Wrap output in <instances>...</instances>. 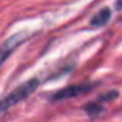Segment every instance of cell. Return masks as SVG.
I'll return each mask as SVG.
<instances>
[{
	"label": "cell",
	"instance_id": "5b68a950",
	"mask_svg": "<svg viewBox=\"0 0 122 122\" xmlns=\"http://www.w3.org/2000/svg\"><path fill=\"white\" fill-rule=\"evenodd\" d=\"M101 110H102V108L99 107L96 102H93V104H88V105L85 107V111H86L88 114H91V116H94V114H99V113H101Z\"/></svg>",
	"mask_w": 122,
	"mask_h": 122
},
{
	"label": "cell",
	"instance_id": "277c9868",
	"mask_svg": "<svg viewBox=\"0 0 122 122\" xmlns=\"http://www.w3.org/2000/svg\"><path fill=\"white\" fill-rule=\"evenodd\" d=\"M110 15H111V12H110L108 8L101 9V11L91 19V26H104V25L110 20Z\"/></svg>",
	"mask_w": 122,
	"mask_h": 122
},
{
	"label": "cell",
	"instance_id": "8992f818",
	"mask_svg": "<svg viewBox=\"0 0 122 122\" xmlns=\"http://www.w3.org/2000/svg\"><path fill=\"white\" fill-rule=\"evenodd\" d=\"M116 6H117V8H122V0H119V2L116 3Z\"/></svg>",
	"mask_w": 122,
	"mask_h": 122
},
{
	"label": "cell",
	"instance_id": "3957f363",
	"mask_svg": "<svg viewBox=\"0 0 122 122\" xmlns=\"http://www.w3.org/2000/svg\"><path fill=\"white\" fill-rule=\"evenodd\" d=\"M22 42H23V34H15V36H12L11 39H8L0 46V65L3 63V60H6V57H8Z\"/></svg>",
	"mask_w": 122,
	"mask_h": 122
},
{
	"label": "cell",
	"instance_id": "7a4b0ae2",
	"mask_svg": "<svg viewBox=\"0 0 122 122\" xmlns=\"http://www.w3.org/2000/svg\"><path fill=\"white\" fill-rule=\"evenodd\" d=\"M91 88H93V85H90V83H85V85H71L68 88H63L60 91H57L53 96L51 101H63V99H70V97H77L79 94L88 93Z\"/></svg>",
	"mask_w": 122,
	"mask_h": 122
},
{
	"label": "cell",
	"instance_id": "6da1fadb",
	"mask_svg": "<svg viewBox=\"0 0 122 122\" xmlns=\"http://www.w3.org/2000/svg\"><path fill=\"white\" fill-rule=\"evenodd\" d=\"M37 85H39V81H37V79H31V81L19 85L17 88L12 90L9 94H6L5 97L0 101V116H2L6 110L14 107L15 104H19V102H22L23 99H26L28 96L37 88Z\"/></svg>",
	"mask_w": 122,
	"mask_h": 122
}]
</instances>
